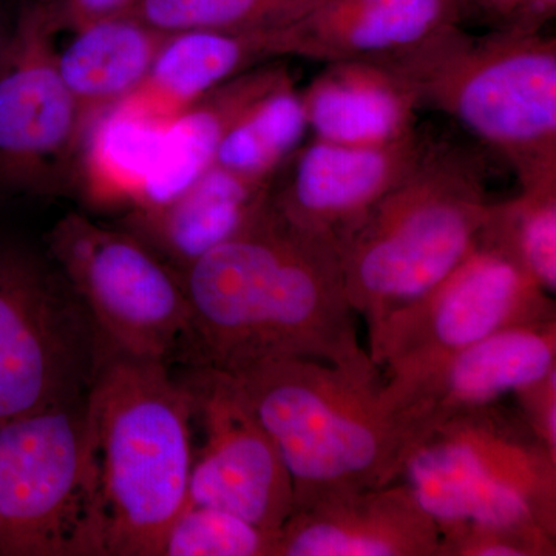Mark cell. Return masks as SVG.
<instances>
[{
    "label": "cell",
    "instance_id": "cell-1",
    "mask_svg": "<svg viewBox=\"0 0 556 556\" xmlns=\"http://www.w3.org/2000/svg\"><path fill=\"white\" fill-rule=\"evenodd\" d=\"M179 274L190 306L189 368L233 375L311 358L379 375L358 343L340 252L289 225L270 195L247 228Z\"/></svg>",
    "mask_w": 556,
    "mask_h": 556
},
{
    "label": "cell",
    "instance_id": "cell-2",
    "mask_svg": "<svg viewBox=\"0 0 556 556\" xmlns=\"http://www.w3.org/2000/svg\"><path fill=\"white\" fill-rule=\"evenodd\" d=\"M193 419L169 365L104 357L86 399L87 556H163L188 503Z\"/></svg>",
    "mask_w": 556,
    "mask_h": 556
},
{
    "label": "cell",
    "instance_id": "cell-3",
    "mask_svg": "<svg viewBox=\"0 0 556 556\" xmlns=\"http://www.w3.org/2000/svg\"><path fill=\"white\" fill-rule=\"evenodd\" d=\"M230 376L288 468L294 510L397 481L413 438L380 375L283 358Z\"/></svg>",
    "mask_w": 556,
    "mask_h": 556
},
{
    "label": "cell",
    "instance_id": "cell-4",
    "mask_svg": "<svg viewBox=\"0 0 556 556\" xmlns=\"http://www.w3.org/2000/svg\"><path fill=\"white\" fill-rule=\"evenodd\" d=\"M492 206L482 155L455 142L428 141L340 254L348 300L367 320L369 340L459 265Z\"/></svg>",
    "mask_w": 556,
    "mask_h": 556
},
{
    "label": "cell",
    "instance_id": "cell-5",
    "mask_svg": "<svg viewBox=\"0 0 556 556\" xmlns=\"http://www.w3.org/2000/svg\"><path fill=\"white\" fill-rule=\"evenodd\" d=\"M394 70L420 108L445 113L506 161L519 188L556 182V40L463 25L417 49L376 61Z\"/></svg>",
    "mask_w": 556,
    "mask_h": 556
},
{
    "label": "cell",
    "instance_id": "cell-6",
    "mask_svg": "<svg viewBox=\"0 0 556 556\" xmlns=\"http://www.w3.org/2000/svg\"><path fill=\"white\" fill-rule=\"evenodd\" d=\"M399 479L438 530L507 527L556 536V456L500 404L431 428L409 447Z\"/></svg>",
    "mask_w": 556,
    "mask_h": 556
},
{
    "label": "cell",
    "instance_id": "cell-7",
    "mask_svg": "<svg viewBox=\"0 0 556 556\" xmlns=\"http://www.w3.org/2000/svg\"><path fill=\"white\" fill-rule=\"evenodd\" d=\"M46 243L108 353L185 364L190 306L179 270L130 230L76 212L51 228Z\"/></svg>",
    "mask_w": 556,
    "mask_h": 556
},
{
    "label": "cell",
    "instance_id": "cell-8",
    "mask_svg": "<svg viewBox=\"0 0 556 556\" xmlns=\"http://www.w3.org/2000/svg\"><path fill=\"white\" fill-rule=\"evenodd\" d=\"M108 354L47 254L0 243V422L86 397Z\"/></svg>",
    "mask_w": 556,
    "mask_h": 556
},
{
    "label": "cell",
    "instance_id": "cell-9",
    "mask_svg": "<svg viewBox=\"0 0 556 556\" xmlns=\"http://www.w3.org/2000/svg\"><path fill=\"white\" fill-rule=\"evenodd\" d=\"M556 318L551 294L481 232L473 249L422 299L394 314L369 357L386 371L388 407L457 351L515 325Z\"/></svg>",
    "mask_w": 556,
    "mask_h": 556
},
{
    "label": "cell",
    "instance_id": "cell-10",
    "mask_svg": "<svg viewBox=\"0 0 556 556\" xmlns=\"http://www.w3.org/2000/svg\"><path fill=\"white\" fill-rule=\"evenodd\" d=\"M86 399L0 422V555L87 556Z\"/></svg>",
    "mask_w": 556,
    "mask_h": 556
},
{
    "label": "cell",
    "instance_id": "cell-11",
    "mask_svg": "<svg viewBox=\"0 0 556 556\" xmlns=\"http://www.w3.org/2000/svg\"><path fill=\"white\" fill-rule=\"evenodd\" d=\"M47 2L21 11L0 49V190L50 195L75 188L87 124L58 65Z\"/></svg>",
    "mask_w": 556,
    "mask_h": 556
},
{
    "label": "cell",
    "instance_id": "cell-12",
    "mask_svg": "<svg viewBox=\"0 0 556 556\" xmlns=\"http://www.w3.org/2000/svg\"><path fill=\"white\" fill-rule=\"evenodd\" d=\"M185 380L204 431L186 504L219 508L277 532L294 510L291 477L239 382L208 368H190Z\"/></svg>",
    "mask_w": 556,
    "mask_h": 556
},
{
    "label": "cell",
    "instance_id": "cell-13",
    "mask_svg": "<svg viewBox=\"0 0 556 556\" xmlns=\"http://www.w3.org/2000/svg\"><path fill=\"white\" fill-rule=\"evenodd\" d=\"M428 144L419 134L390 144L314 141L274 179L270 204L289 225L342 249L369 212L413 169Z\"/></svg>",
    "mask_w": 556,
    "mask_h": 556
},
{
    "label": "cell",
    "instance_id": "cell-14",
    "mask_svg": "<svg viewBox=\"0 0 556 556\" xmlns=\"http://www.w3.org/2000/svg\"><path fill=\"white\" fill-rule=\"evenodd\" d=\"M556 368V318L500 329L457 351L391 405L415 444L450 417L497 404Z\"/></svg>",
    "mask_w": 556,
    "mask_h": 556
},
{
    "label": "cell",
    "instance_id": "cell-15",
    "mask_svg": "<svg viewBox=\"0 0 556 556\" xmlns=\"http://www.w3.org/2000/svg\"><path fill=\"white\" fill-rule=\"evenodd\" d=\"M276 556H439V530L408 486L393 482L292 511Z\"/></svg>",
    "mask_w": 556,
    "mask_h": 556
},
{
    "label": "cell",
    "instance_id": "cell-16",
    "mask_svg": "<svg viewBox=\"0 0 556 556\" xmlns=\"http://www.w3.org/2000/svg\"><path fill=\"white\" fill-rule=\"evenodd\" d=\"M467 16L463 0H327L289 27L292 58L393 60Z\"/></svg>",
    "mask_w": 556,
    "mask_h": 556
},
{
    "label": "cell",
    "instance_id": "cell-17",
    "mask_svg": "<svg viewBox=\"0 0 556 556\" xmlns=\"http://www.w3.org/2000/svg\"><path fill=\"white\" fill-rule=\"evenodd\" d=\"M273 182L214 164L166 203L131 208L123 228L181 273L247 228L268 203Z\"/></svg>",
    "mask_w": 556,
    "mask_h": 556
},
{
    "label": "cell",
    "instance_id": "cell-18",
    "mask_svg": "<svg viewBox=\"0 0 556 556\" xmlns=\"http://www.w3.org/2000/svg\"><path fill=\"white\" fill-rule=\"evenodd\" d=\"M300 93L309 130L324 141L390 144L417 131L415 91L380 62H327Z\"/></svg>",
    "mask_w": 556,
    "mask_h": 556
},
{
    "label": "cell",
    "instance_id": "cell-19",
    "mask_svg": "<svg viewBox=\"0 0 556 556\" xmlns=\"http://www.w3.org/2000/svg\"><path fill=\"white\" fill-rule=\"evenodd\" d=\"M285 58H292L289 27L172 33L148 78L124 101L156 118L172 119L215 87L248 70Z\"/></svg>",
    "mask_w": 556,
    "mask_h": 556
},
{
    "label": "cell",
    "instance_id": "cell-20",
    "mask_svg": "<svg viewBox=\"0 0 556 556\" xmlns=\"http://www.w3.org/2000/svg\"><path fill=\"white\" fill-rule=\"evenodd\" d=\"M289 76L285 60L268 62L215 87L177 113L167 124L159 160L134 208L166 203L206 174L233 124Z\"/></svg>",
    "mask_w": 556,
    "mask_h": 556
},
{
    "label": "cell",
    "instance_id": "cell-21",
    "mask_svg": "<svg viewBox=\"0 0 556 556\" xmlns=\"http://www.w3.org/2000/svg\"><path fill=\"white\" fill-rule=\"evenodd\" d=\"M166 38L167 33L134 13L75 30L67 46L58 50V65L87 127L144 83Z\"/></svg>",
    "mask_w": 556,
    "mask_h": 556
},
{
    "label": "cell",
    "instance_id": "cell-22",
    "mask_svg": "<svg viewBox=\"0 0 556 556\" xmlns=\"http://www.w3.org/2000/svg\"><path fill=\"white\" fill-rule=\"evenodd\" d=\"M170 119L121 101L91 121L80 144L75 188L98 207H137Z\"/></svg>",
    "mask_w": 556,
    "mask_h": 556
},
{
    "label": "cell",
    "instance_id": "cell-23",
    "mask_svg": "<svg viewBox=\"0 0 556 556\" xmlns=\"http://www.w3.org/2000/svg\"><path fill=\"white\" fill-rule=\"evenodd\" d=\"M309 130L302 93L289 76L263 94L223 139L215 164L257 179H276Z\"/></svg>",
    "mask_w": 556,
    "mask_h": 556
},
{
    "label": "cell",
    "instance_id": "cell-24",
    "mask_svg": "<svg viewBox=\"0 0 556 556\" xmlns=\"http://www.w3.org/2000/svg\"><path fill=\"white\" fill-rule=\"evenodd\" d=\"M327 0H139L131 13L156 30L258 31L298 24Z\"/></svg>",
    "mask_w": 556,
    "mask_h": 556
},
{
    "label": "cell",
    "instance_id": "cell-25",
    "mask_svg": "<svg viewBox=\"0 0 556 556\" xmlns=\"http://www.w3.org/2000/svg\"><path fill=\"white\" fill-rule=\"evenodd\" d=\"M482 233L500 244L548 294L556 289V182L519 189L493 203Z\"/></svg>",
    "mask_w": 556,
    "mask_h": 556
},
{
    "label": "cell",
    "instance_id": "cell-26",
    "mask_svg": "<svg viewBox=\"0 0 556 556\" xmlns=\"http://www.w3.org/2000/svg\"><path fill=\"white\" fill-rule=\"evenodd\" d=\"M278 530L206 506L186 504L172 522L163 556H276Z\"/></svg>",
    "mask_w": 556,
    "mask_h": 556
},
{
    "label": "cell",
    "instance_id": "cell-27",
    "mask_svg": "<svg viewBox=\"0 0 556 556\" xmlns=\"http://www.w3.org/2000/svg\"><path fill=\"white\" fill-rule=\"evenodd\" d=\"M556 536L540 530L455 526L439 530V556H555Z\"/></svg>",
    "mask_w": 556,
    "mask_h": 556
},
{
    "label": "cell",
    "instance_id": "cell-28",
    "mask_svg": "<svg viewBox=\"0 0 556 556\" xmlns=\"http://www.w3.org/2000/svg\"><path fill=\"white\" fill-rule=\"evenodd\" d=\"M514 394L527 427L556 456V368Z\"/></svg>",
    "mask_w": 556,
    "mask_h": 556
},
{
    "label": "cell",
    "instance_id": "cell-29",
    "mask_svg": "<svg viewBox=\"0 0 556 556\" xmlns=\"http://www.w3.org/2000/svg\"><path fill=\"white\" fill-rule=\"evenodd\" d=\"M139 0H53L47 2L58 28L78 30L84 25L131 13Z\"/></svg>",
    "mask_w": 556,
    "mask_h": 556
},
{
    "label": "cell",
    "instance_id": "cell-30",
    "mask_svg": "<svg viewBox=\"0 0 556 556\" xmlns=\"http://www.w3.org/2000/svg\"><path fill=\"white\" fill-rule=\"evenodd\" d=\"M556 0H517L514 14L507 22V30L525 33L543 31L544 25L554 20Z\"/></svg>",
    "mask_w": 556,
    "mask_h": 556
},
{
    "label": "cell",
    "instance_id": "cell-31",
    "mask_svg": "<svg viewBox=\"0 0 556 556\" xmlns=\"http://www.w3.org/2000/svg\"><path fill=\"white\" fill-rule=\"evenodd\" d=\"M468 16L477 14L492 25L493 30H500L507 25L514 14L517 0H463Z\"/></svg>",
    "mask_w": 556,
    "mask_h": 556
},
{
    "label": "cell",
    "instance_id": "cell-32",
    "mask_svg": "<svg viewBox=\"0 0 556 556\" xmlns=\"http://www.w3.org/2000/svg\"><path fill=\"white\" fill-rule=\"evenodd\" d=\"M2 43H3V42H0V49H2Z\"/></svg>",
    "mask_w": 556,
    "mask_h": 556
}]
</instances>
